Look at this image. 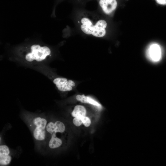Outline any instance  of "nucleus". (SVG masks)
Masks as SVG:
<instances>
[{
  "label": "nucleus",
  "mask_w": 166,
  "mask_h": 166,
  "mask_svg": "<svg viewBox=\"0 0 166 166\" xmlns=\"http://www.w3.org/2000/svg\"><path fill=\"white\" fill-rule=\"evenodd\" d=\"M81 29L85 34L97 37H102L106 34V22L102 19L98 20L94 25L89 18L83 17L81 21Z\"/></svg>",
  "instance_id": "f257e3e1"
},
{
  "label": "nucleus",
  "mask_w": 166,
  "mask_h": 166,
  "mask_svg": "<svg viewBox=\"0 0 166 166\" xmlns=\"http://www.w3.org/2000/svg\"><path fill=\"white\" fill-rule=\"evenodd\" d=\"M29 123L34 139L38 141L44 140L47 134V120L43 117H33Z\"/></svg>",
  "instance_id": "f03ea898"
},
{
  "label": "nucleus",
  "mask_w": 166,
  "mask_h": 166,
  "mask_svg": "<svg viewBox=\"0 0 166 166\" xmlns=\"http://www.w3.org/2000/svg\"><path fill=\"white\" fill-rule=\"evenodd\" d=\"M50 53L51 50L48 47L34 45L31 47V52L26 54L25 58L30 62L34 60L37 61H41L45 60Z\"/></svg>",
  "instance_id": "7ed1b4c3"
},
{
  "label": "nucleus",
  "mask_w": 166,
  "mask_h": 166,
  "mask_svg": "<svg viewBox=\"0 0 166 166\" xmlns=\"http://www.w3.org/2000/svg\"><path fill=\"white\" fill-rule=\"evenodd\" d=\"M53 82L58 90L62 92L71 91L75 86L73 81L65 78L57 77Z\"/></svg>",
  "instance_id": "20e7f679"
},
{
  "label": "nucleus",
  "mask_w": 166,
  "mask_h": 166,
  "mask_svg": "<svg viewBox=\"0 0 166 166\" xmlns=\"http://www.w3.org/2000/svg\"><path fill=\"white\" fill-rule=\"evenodd\" d=\"M148 58L151 61L156 62L161 57V50L160 46L156 44H153L148 47L147 51Z\"/></svg>",
  "instance_id": "39448f33"
},
{
  "label": "nucleus",
  "mask_w": 166,
  "mask_h": 166,
  "mask_svg": "<svg viewBox=\"0 0 166 166\" xmlns=\"http://www.w3.org/2000/svg\"><path fill=\"white\" fill-rule=\"evenodd\" d=\"M10 152L9 147L6 145L0 146V164L6 165L9 164L11 160L10 155Z\"/></svg>",
  "instance_id": "423d86ee"
},
{
  "label": "nucleus",
  "mask_w": 166,
  "mask_h": 166,
  "mask_svg": "<svg viewBox=\"0 0 166 166\" xmlns=\"http://www.w3.org/2000/svg\"><path fill=\"white\" fill-rule=\"evenodd\" d=\"M99 4L104 12L109 14L116 9L117 2L116 0H100Z\"/></svg>",
  "instance_id": "0eeeda50"
},
{
  "label": "nucleus",
  "mask_w": 166,
  "mask_h": 166,
  "mask_svg": "<svg viewBox=\"0 0 166 166\" xmlns=\"http://www.w3.org/2000/svg\"><path fill=\"white\" fill-rule=\"evenodd\" d=\"M76 99L83 103H87L97 107H100L101 105L91 97L86 96L84 95H78L76 96Z\"/></svg>",
  "instance_id": "6e6552de"
},
{
  "label": "nucleus",
  "mask_w": 166,
  "mask_h": 166,
  "mask_svg": "<svg viewBox=\"0 0 166 166\" xmlns=\"http://www.w3.org/2000/svg\"><path fill=\"white\" fill-rule=\"evenodd\" d=\"M86 114V110L85 108L83 106L77 105L76 106L72 113V116L75 117H81L85 116Z\"/></svg>",
  "instance_id": "1a4fd4ad"
},
{
  "label": "nucleus",
  "mask_w": 166,
  "mask_h": 166,
  "mask_svg": "<svg viewBox=\"0 0 166 166\" xmlns=\"http://www.w3.org/2000/svg\"><path fill=\"white\" fill-rule=\"evenodd\" d=\"M81 118L82 123L85 127H88L89 126L91 121L89 117L85 116H83Z\"/></svg>",
  "instance_id": "9d476101"
},
{
  "label": "nucleus",
  "mask_w": 166,
  "mask_h": 166,
  "mask_svg": "<svg viewBox=\"0 0 166 166\" xmlns=\"http://www.w3.org/2000/svg\"><path fill=\"white\" fill-rule=\"evenodd\" d=\"M73 122L77 126H80L82 123L81 118L79 117H75L73 120Z\"/></svg>",
  "instance_id": "9b49d317"
},
{
  "label": "nucleus",
  "mask_w": 166,
  "mask_h": 166,
  "mask_svg": "<svg viewBox=\"0 0 166 166\" xmlns=\"http://www.w3.org/2000/svg\"><path fill=\"white\" fill-rule=\"evenodd\" d=\"M158 3L162 5L166 4V0H156Z\"/></svg>",
  "instance_id": "f8f14e48"
}]
</instances>
